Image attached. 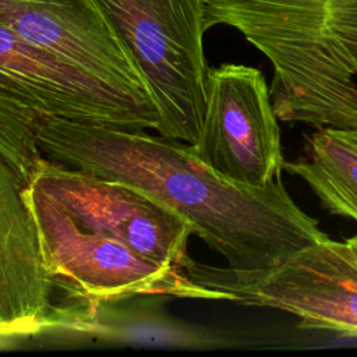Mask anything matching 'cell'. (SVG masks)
<instances>
[{
  "label": "cell",
  "instance_id": "cell-5",
  "mask_svg": "<svg viewBox=\"0 0 357 357\" xmlns=\"http://www.w3.org/2000/svg\"><path fill=\"white\" fill-rule=\"evenodd\" d=\"M183 271L234 303L290 312L300 328L357 336V257L347 241L326 238L266 269L218 268L188 258Z\"/></svg>",
  "mask_w": 357,
  "mask_h": 357
},
{
  "label": "cell",
  "instance_id": "cell-13",
  "mask_svg": "<svg viewBox=\"0 0 357 357\" xmlns=\"http://www.w3.org/2000/svg\"><path fill=\"white\" fill-rule=\"evenodd\" d=\"M38 119L0 89V155L26 184L45 158L35 131Z\"/></svg>",
  "mask_w": 357,
  "mask_h": 357
},
{
  "label": "cell",
  "instance_id": "cell-10",
  "mask_svg": "<svg viewBox=\"0 0 357 357\" xmlns=\"http://www.w3.org/2000/svg\"><path fill=\"white\" fill-rule=\"evenodd\" d=\"M26 183L0 155V329L46 332L54 282L40 248Z\"/></svg>",
  "mask_w": 357,
  "mask_h": 357
},
{
  "label": "cell",
  "instance_id": "cell-14",
  "mask_svg": "<svg viewBox=\"0 0 357 357\" xmlns=\"http://www.w3.org/2000/svg\"><path fill=\"white\" fill-rule=\"evenodd\" d=\"M31 335L21 332V331H11V329H0V350L11 349L21 344L24 340L29 339Z\"/></svg>",
  "mask_w": 357,
  "mask_h": 357
},
{
  "label": "cell",
  "instance_id": "cell-8",
  "mask_svg": "<svg viewBox=\"0 0 357 357\" xmlns=\"http://www.w3.org/2000/svg\"><path fill=\"white\" fill-rule=\"evenodd\" d=\"M29 183L82 227L113 237L163 266L183 269L192 227L173 209L128 184L43 158Z\"/></svg>",
  "mask_w": 357,
  "mask_h": 357
},
{
  "label": "cell",
  "instance_id": "cell-6",
  "mask_svg": "<svg viewBox=\"0 0 357 357\" xmlns=\"http://www.w3.org/2000/svg\"><path fill=\"white\" fill-rule=\"evenodd\" d=\"M194 155L223 177L262 187L283 170L280 128L264 74L225 63L209 68L206 107Z\"/></svg>",
  "mask_w": 357,
  "mask_h": 357
},
{
  "label": "cell",
  "instance_id": "cell-15",
  "mask_svg": "<svg viewBox=\"0 0 357 357\" xmlns=\"http://www.w3.org/2000/svg\"><path fill=\"white\" fill-rule=\"evenodd\" d=\"M346 241L350 244L351 250L354 251V254H356V257H357V234L353 236V237H350V238H347Z\"/></svg>",
  "mask_w": 357,
  "mask_h": 357
},
{
  "label": "cell",
  "instance_id": "cell-2",
  "mask_svg": "<svg viewBox=\"0 0 357 357\" xmlns=\"http://www.w3.org/2000/svg\"><path fill=\"white\" fill-rule=\"evenodd\" d=\"M227 25L273 67L282 121L357 126V0H205V28Z\"/></svg>",
  "mask_w": 357,
  "mask_h": 357
},
{
  "label": "cell",
  "instance_id": "cell-4",
  "mask_svg": "<svg viewBox=\"0 0 357 357\" xmlns=\"http://www.w3.org/2000/svg\"><path fill=\"white\" fill-rule=\"evenodd\" d=\"M45 266L54 286L86 303L131 298L226 300L231 296L192 282L183 269L159 265L119 240L78 225L39 187L28 183Z\"/></svg>",
  "mask_w": 357,
  "mask_h": 357
},
{
  "label": "cell",
  "instance_id": "cell-1",
  "mask_svg": "<svg viewBox=\"0 0 357 357\" xmlns=\"http://www.w3.org/2000/svg\"><path fill=\"white\" fill-rule=\"evenodd\" d=\"M35 131L45 158L144 191L178 213L230 268H272L329 238L280 176L262 187L231 181L188 144L145 130L39 117Z\"/></svg>",
  "mask_w": 357,
  "mask_h": 357
},
{
  "label": "cell",
  "instance_id": "cell-12",
  "mask_svg": "<svg viewBox=\"0 0 357 357\" xmlns=\"http://www.w3.org/2000/svg\"><path fill=\"white\" fill-rule=\"evenodd\" d=\"M305 155L283 170L304 180L329 213L357 222V126L317 128Z\"/></svg>",
  "mask_w": 357,
  "mask_h": 357
},
{
  "label": "cell",
  "instance_id": "cell-9",
  "mask_svg": "<svg viewBox=\"0 0 357 357\" xmlns=\"http://www.w3.org/2000/svg\"><path fill=\"white\" fill-rule=\"evenodd\" d=\"M0 24L100 81L151 99L135 61L93 0H0Z\"/></svg>",
  "mask_w": 357,
  "mask_h": 357
},
{
  "label": "cell",
  "instance_id": "cell-3",
  "mask_svg": "<svg viewBox=\"0 0 357 357\" xmlns=\"http://www.w3.org/2000/svg\"><path fill=\"white\" fill-rule=\"evenodd\" d=\"M131 54L158 110L156 132L194 144L206 107L205 0H93Z\"/></svg>",
  "mask_w": 357,
  "mask_h": 357
},
{
  "label": "cell",
  "instance_id": "cell-7",
  "mask_svg": "<svg viewBox=\"0 0 357 357\" xmlns=\"http://www.w3.org/2000/svg\"><path fill=\"white\" fill-rule=\"evenodd\" d=\"M0 89L38 117L127 130H156L159 124L151 99L100 81L1 24Z\"/></svg>",
  "mask_w": 357,
  "mask_h": 357
},
{
  "label": "cell",
  "instance_id": "cell-11",
  "mask_svg": "<svg viewBox=\"0 0 357 357\" xmlns=\"http://www.w3.org/2000/svg\"><path fill=\"white\" fill-rule=\"evenodd\" d=\"M116 303H86L77 300L66 307L54 305L49 317V329L67 333L98 336L124 343L167 346H198L208 343L202 333L162 312L149 308L121 307Z\"/></svg>",
  "mask_w": 357,
  "mask_h": 357
}]
</instances>
